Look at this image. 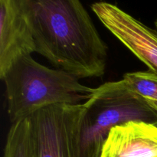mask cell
Listing matches in <instances>:
<instances>
[{
  "mask_svg": "<svg viewBox=\"0 0 157 157\" xmlns=\"http://www.w3.org/2000/svg\"><path fill=\"white\" fill-rule=\"evenodd\" d=\"M91 9L102 24L144 62L148 70L157 74L156 30L111 3L95 2Z\"/></svg>",
  "mask_w": 157,
  "mask_h": 157,
  "instance_id": "5",
  "label": "cell"
},
{
  "mask_svg": "<svg viewBox=\"0 0 157 157\" xmlns=\"http://www.w3.org/2000/svg\"><path fill=\"white\" fill-rule=\"evenodd\" d=\"M123 81L157 113V74L151 71L126 73Z\"/></svg>",
  "mask_w": 157,
  "mask_h": 157,
  "instance_id": "9",
  "label": "cell"
},
{
  "mask_svg": "<svg viewBox=\"0 0 157 157\" xmlns=\"http://www.w3.org/2000/svg\"><path fill=\"white\" fill-rule=\"evenodd\" d=\"M84 105L75 139V157H101L109 133L119 124L140 121L157 126L156 112L123 80L95 88Z\"/></svg>",
  "mask_w": 157,
  "mask_h": 157,
  "instance_id": "3",
  "label": "cell"
},
{
  "mask_svg": "<svg viewBox=\"0 0 157 157\" xmlns=\"http://www.w3.org/2000/svg\"><path fill=\"white\" fill-rule=\"evenodd\" d=\"M84 104L45 107L29 117L36 157H75Z\"/></svg>",
  "mask_w": 157,
  "mask_h": 157,
  "instance_id": "4",
  "label": "cell"
},
{
  "mask_svg": "<svg viewBox=\"0 0 157 157\" xmlns=\"http://www.w3.org/2000/svg\"><path fill=\"white\" fill-rule=\"evenodd\" d=\"M155 25H156V31H157V18H156V21H155Z\"/></svg>",
  "mask_w": 157,
  "mask_h": 157,
  "instance_id": "10",
  "label": "cell"
},
{
  "mask_svg": "<svg viewBox=\"0 0 157 157\" xmlns=\"http://www.w3.org/2000/svg\"><path fill=\"white\" fill-rule=\"evenodd\" d=\"M1 80L12 124L50 106L84 104L95 90L67 72L39 64L32 55L17 60Z\"/></svg>",
  "mask_w": 157,
  "mask_h": 157,
  "instance_id": "2",
  "label": "cell"
},
{
  "mask_svg": "<svg viewBox=\"0 0 157 157\" xmlns=\"http://www.w3.org/2000/svg\"><path fill=\"white\" fill-rule=\"evenodd\" d=\"M35 52V44L19 0L0 1V78L23 56Z\"/></svg>",
  "mask_w": 157,
  "mask_h": 157,
  "instance_id": "6",
  "label": "cell"
},
{
  "mask_svg": "<svg viewBox=\"0 0 157 157\" xmlns=\"http://www.w3.org/2000/svg\"><path fill=\"white\" fill-rule=\"evenodd\" d=\"M35 52L77 78L105 73L107 46L78 0H19Z\"/></svg>",
  "mask_w": 157,
  "mask_h": 157,
  "instance_id": "1",
  "label": "cell"
},
{
  "mask_svg": "<svg viewBox=\"0 0 157 157\" xmlns=\"http://www.w3.org/2000/svg\"><path fill=\"white\" fill-rule=\"evenodd\" d=\"M101 157H157V126L140 121L116 126L103 145Z\"/></svg>",
  "mask_w": 157,
  "mask_h": 157,
  "instance_id": "7",
  "label": "cell"
},
{
  "mask_svg": "<svg viewBox=\"0 0 157 157\" xmlns=\"http://www.w3.org/2000/svg\"><path fill=\"white\" fill-rule=\"evenodd\" d=\"M3 157H36L29 118L12 124L8 133Z\"/></svg>",
  "mask_w": 157,
  "mask_h": 157,
  "instance_id": "8",
  "label": "cell"
}]
</instances>
